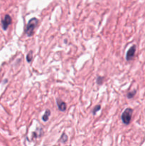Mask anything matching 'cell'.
I'll use <instances>...</instances> for the list:
<instances>
[{"label":"cell","instance_id":"ba28073f","mask_svg":"<svg viewBox=\"0 0 145 146\" xmlns=\"http://www.w3.org/2000/svg\"><path fill=\"white\" fill-rule=\"evenodd\" d=\"M67 140H68V136L66 135V134L63 133L62 135L61 138H60V141H61L63 143H65L67 142Z\"/></svg>","mask_w":145,"mask_h":146},{"label":"cell","instance_id":"30bf717a","mask_svg":"<svg viewBox=\"0 0 145 146\" xmlns=\"http://www.w3.org/2000/svg\"><path fill=\"white\" fill-rule=\"evenodd\" d=\"M100 108H101V107L100 105H97V106H95V108H94V109H93V115H95V114L99 110H100Z\"/></svg>","mask_w":145,"mask_h":146},{"label":"cell","instance_id":"9c48e42d","mask_svg":"<svg viewBox=\"0 0 145 146\" xmlns=\"http://www.w3.org/2000/svg\"><path fill=\"white\" fill-rule=\"evenodd\" d=\"M136 93H137V91H136V90H134L132 91L129 92V93H127V98H132L134 96V95L136 94Z\"/></svg>","mask_w":145,"mask_h":146},{"label":"cell","instance_id":"5b68a950","mask_svg":"<svg viewBox=\"0 0 145 146\" xmlns=\"http://www.w3.org/2000/svg\"><path fill=\"white\" fill-rule=\"evenodd\" d=\"M56 103L58 109L61 110V111H65V110H66V104H65V102L61 101V100H59V99H57Z\"/></svg>","mask_w":145,"mask_h":146},{"label":"cell","instance_id":"277c9868","mask_svg":"<svg viewBox=\"0 0 145 146\" xmlns=\"http://www.w3.org/2000/svg\"><path fill=\"white\" fill-rule=\"evenodd\" d=\"M11 23H12V17L8 14H7L6 16H4V18L2 21V25L3 29L7 30L9 26L11 24Z\"/></svg>","mask_w":145,"mask_h":146},{"label":"cell","instance_id":"7a4b0ae2","mask_svg":"<svg viewBox=\"0 0 145 146\" xmlns=\"http://www.w3.org/2000/svg\"><path fill=\"white\" fill-rule=\"evenodd\" d=\"M133 110L130 108H127L124 110L121 115V119L122 123L125 125H129L132 120V115Z\"/></svg>","mask_w":145,"mask_h":146},{"label":"cell","instance_id":"3957f363","mask_svg":"<svg viewBox=\"0 0 145 146\" xmlns=\"http://www.w3.org/2000/svg\"><path fill=\"white\" fill-rule=\"evenodd\" d=\"M136 46L135 45H133L127 51V54H126V59L127 61H131L132 59L134 56V54L136 52Z\"/></svg>","mask_w":145,"mask_h":146},{"label":"cell","instance_id":"6da1fadb","mask_svg":"<svg viewBox=\"0 0 145 146\" xmlns=\"http://www.w3.org/2000/svg\"><path fill=\"white\" fill-rule=\"evenodd\" d=\"M39 24V20L36 18H32L28 21V24L26 27V34L28 37H31L33 34L34 29L36 28Z\"/></svg>","mask_w":145,"mask_h":146},{"label":"cell","instance_id":"8992f818","mask_svg":"<svg viewBox=\"0 0 145 146\" xmlns=\"http://www.w3.org/2000/svg\"><path fill=\"white\" fill-rule=\"evenodd\" d=\"M51 110H46V112H45L44 115L42 116V120L44 122L48 121V119H49V116L51 115Z\"/></svg>","mask_w":145,"mask_h":146},{"label":"cell","instance_id":"52a82bcc","mask_svg":"<svg viewBox=\"0 0 145 146\" xmlns=\"http://www.w3.org/2000/svg\"><path fill=\"white\" fill-rule=\"evenodd\" d=\"M33 59V51H30L26 56V61H28V63H30L31 61H32Z\"/></svg>","mask_w":145,"mask_h":146},{"label":"cell","instance_id":"8fae6325","mask_svg":"<svg viewBox=\"0 0 145 146\" xmlns=\"http://www.w3.org/2000/svg\"><path fill=\"white\" fill-rule=\"evenodd\" d=\"M103 77H98L97 78V84H99V85H101L102 83V82H103Z\"/></svg>","mask_w":145,"mask_h":146}]
</instances>
